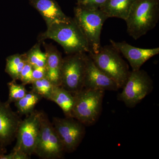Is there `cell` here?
I'll return each mask as SVG.
<instances>
[{
    "instance_id": "1",
    "label": "cell",
    "mask_w": 159,
    "mask_h": 159,
    "mask_svg": "<svg viewBox=\"0 0 159 159\" xmlns=\"http://www.w3.org/2000/svg\"><path fill=\"white\" fill-rule=\"evenodd\" d=\"M39 40L51 39L62 47L67 54L88 53L89 45L76 20L54 23L47 26V29L39 37Z\"/></svg>"
},
{
    "instance_id": "2",
    "label": "cell",
    "mask_w": 159,
    "mask_h": 159,
    "mask_svg": "<svg viewBox=\"0 0 159 159\" xmlns=\"http://www.w3.org/2000/svg\"><path fill=\"white\" fill-rule=\"evenodd\" d=\"M159 19V0H135L125 20L128 34L135 40L147 34Z\"/></svg>"
},
{
    "instance_id": "3",
    "label": "cell",
    "mask_w": 159,
    "mask_h": 159,
    "mask_svg": "<svg viewBox=\"0 0 159 159\" xmlns=\"http://www.w3.org/2000/svg\"><path fill=\"white\" fill-rule=\"evenodd\" d=\"M120 54L111 45L101 47L97 53H88L97 67L113 80L119 89L125 85L130 72Z\"/></svg>"
},
{
    "instance_id": "4",
    "label": "cell",
    "mask_w": 159,
    "mask_h": 159,
    "mask_svg": "<svg viewBox=\"0 0 159 159\" xmlns=\"http://www.w3.org/2000/svg\"><path fill=\"white\" fill-rule=\"evenodd\" d=\"M104 93V91L83 89L74 94L73 118L85 126L95 124L101 115Z\"/></svg>"
},
{
    "instance_id": "5",
    "label": "cell",
    "mask_w": 159,
    "mask_h": 159,
    "mask_svg": "<svg viewBox=\"0 0 159 159\" xmlns=\"http://www.w3.org/2000/svg\"><path fill=\"white\" fill-rule=\"evenodd\" d=\"M89 45L90 51L97 53L101 48L100 36L102 26L109 18L100 9H90L77 5L74 17Z\"/></svg>"
},
{
    "instance_id": "6",
    "label": "cell",
    "mask_w": 159,
    "mask_h": 159,
    "mask_svg": "<svg viewBox=\"0 0 159 159\" xmlns=\"http://www.w3.org/2000/svg\"><path fill=\"white\" fill-rule=\"evenodd\" d=\"M87 54L78 53L63 57L61 86L72 94L84 89Z\"/></svg>"
},
{
    "instance_id": "7",
    "label": "cell",
    "mask_w": 159,
    "mask_h": 159,
    "mask_svg": "<svg viewBox=\"0 0 159 159\" xmlns=\"http://www.w3.org/2000/svg\"><path fill=\"white\" fill-rule=\"evenodd\" d=\"M122 91L118 95L119 101L127 107L133 108L151 93L153 80L144 70L130 71Z\"/></svg>"
},
{
    "instance_id": "8",
    "label": "cell",
    "mask_w": 159,
    "mask_h": 159,
    "mask_svg": "<svg viewBox=\"0 0 159 159\" xmlns=\"http://www.w3.org/2000/svg\"><path fill=\"white\" fill-rule=\"evenodd\" d=\"M44 113L43 111L34 110L22 120L16 134V144L12 150L30 157L34 154Z\"/></svg>"
},
{
    "instance_id": "9",
    "label": "cell",
    "mask_w": 159,
    "mask_h": 159,
    "mask_svg": "<svg viewBox=\"0 0 159 159\" xmlns=\"http://www.w3.org/2000/svg\"><path fill=\"white\" fill-rule=\"evenodd\" d=\"M65 151L52 122L44 113L34 154L42 159L63 158Z\"/></svg>"
},
{
    "instance_id": "10",
    "label": "cell",
    "mask_w": 159,
    "mask_h": 159,
    "mask_svg": "<svg viewBox=\"0 0 159 159\" xmlns=\"http://www.w3.org/2000/svg\"><path fill=\"white\" fill-rule=\"evenodd\" d=\"M52 123L65 152L72 153L77 150L85 136V125L72 117H54Z\"/></svg>"
},
{
    "instance_id": "11",
    "label": "cell",
    "mask_w": 159,
    "mask_h": 159,
    "mask_svg": "<svg viewBox=\"0 0 159 159\" xmlns=\"http://www.w3.org/2000/svg\"><path fill=\"white\" fill-rule=\"evenodd\" d=\"M10 103L0 101V141L7 146L16 139L22 119L11 108Z\"/></svg>"
},
{
    "instance_id": "12",
    "label": "cell",
    "mask_w": 159,
    "mask_h": 159,
    "mask_svg": "<svg viewBox=\"0 0 159 159\" xmlns=\"http://www.w3.org/2000/svg\"><path fill=\"white\" fill-rule=\"evenodd\" d=\"M111 45L126 58L132 70L141 69L145 62L159 54V48L144 49L136 48L125 42H116L110 40Z\"/></svg>"
},
{
    "instance_id": "13",
    "label": "cell",
    "mask_w": 159,
    "mask_h": 159,
    "mask_svg": "<svg viewBox=\"0 0 159 159\" xmlns=\"http://www.w3.org/2000/svg\"><path fill=\"white\" fill-rule=\"evenodd\" d=\"M84 89L102 91H116L119 88L113 80L95 64L87 54Z\"/></svg>"
},
{
    "instance_id": "14",
    "label": "cell",
    "mask_w": 159,
    "mask_h": 159,
    "mask_svg": "<svg viewBox=\"0 0 159 159\" xmlns=\"http://www.w3.org/2000/svg\"><path fill=\"white\" fill-rule=\"evenodd\" d=\"M29 3L39 12L47 25L69 21L68 17L54 0H29Z\"/></svg>"
},
{
    "instance_id": "15",
    "label": "cell",
    "mask_w": 159,
    "mask_h": 159,
    "mask_svg": "<svg viewBox=\"0 0 159 159\" xmlns=\"http://www.w3.org/2000/svg\"><path fill=\"white\" fill-rule=\"evenodd\" d=\"M47 55L45 68L46 78L54 86H61V74L63 57L59 51L54 46L45 44Z\"/></svg>"
},
{
    "instance_id": "16",
    "label": "cell",
    "mask_w": 159,
    "mask_h": 159,
    "mask_svg": "<svg viewBox=\"0 0 159 159\" xmlns=\"http://www.w3.org/2000/svg\"><path fill=\"white\" fill-rule=\"evenodd\" d=\"M48 100L53 101L62 110L65 117H72L74 104V94L61 86H54Z\"/></svg>"
},
{
    "instance_id": "17",
    "label": "cell",
    "mask_w": 159,
    "mask_h": 159,
    "mask_svg": "<svg viewBox=\"0 0 159 159\" xmlns=\"http://www.w3.org/2000/svg\"><path fill=\"white\" fill-rule=\"evenodd\" d=\"M135 0H107L100 8L108 18L116 17L125 20Z\"/></svg>"
},
{
    "instance_id": "18",
    "label": "cell",
    "mask_w": 159,
    "mask_h": 159,
    "mask_svg": "<svg viewBox=\"0 0 159 159\" xmlns=\"http://www.w3.org/2000/svg\"><path fill=\"white\" fill-rule=\"evenodd\" d=\"M27 62L26 54H15L7 57L5 71L13 80H19L20 74Z\"/></svg>"
},
{
    "instance_id": "19",
    "label": "cell",
    "mask_w": 159,
    "mask_h": 159,
    "mask_svg": "<svg viewBox=\"0 0 159 159\" xmlns=\"http://www.w3.org/2000/svg\"><path fill=\"white\" fill-rule=\"evenodd\" d=\"M41 98L34 91L27 92L24 97L14 102L18 113L20 115L26 116L31 113Z\"/></svg>"
},
{
    "instance_id": "20",
    "label": "cell",
    "mask_w": 159,
    "mask_h": 159,
    "mask_svg": "<svg viewBox=\"0 0 159 159\" xmlns=\"http://www.w3.org/2000/svg\"><path fill=\"white\" fill-rule=\"evenodd\" d=\"M25 54L27 62L32 67L45 66L47 55L41 51L39 44L35 45Z\"/></svg>"
},
{
    "instance_id": "21",
    "label": "cell",
    "mask_w": 159,
    "mask_h": 159,
    "mask_svg": "<svg viewBox=\"0 0 159 159\" xmlns=\"http://www.w3.org/2000/svg\"><path fill=\"white\" fill-rule=\"evenodd\" d=\"M32 90L42 98L48 99L54 85L48 78L34 80L31 83Z\"/></svg>"
},
{
    "instance_id": "22",
    "label": "cell",
    "mask_w": 159,
    "mask_h": 159,
    "mask_svg": "<svg viewBox=\"0 0 159 159\" xmlns=\"http://www.w3.org/2000/svg\"><path fill=\"white\" fill-rule=\"evenodd\" d=\"M7 84L9 88V95L7 102L10 104L22 98L28 92L25 87V85L22 84H18L15 80H12Z\"/></svg>"
},
{
    "instance_id": "23",
    "label": "cell",
    "mask_w": 159,
    "mask_h": 159,
    "mask_svg": "<svg viewBox=\"0 0 159 159\" xmlns=\"http://www.w3.org/2000/svg\"><path fill=\"white\" fill-rule=\"evenodd\" d=\"M24 85L30 84L33 81L32 66L28 62L24 66L20 74V80Z\"/></svg>"
},
{
    "instance_id": "24",
    "label": "cell",
    "mask_w": 159,
    "mask_h": 159,
    "mask_svg": "<svg viewBox=\"0 0 159 159\" xmlns=\"http://www.w3.org/2000/svg\"><path fill=\"white\" fill-rule=\"evenodd\" d=\"M107 0H80L77 5L90 9H99Z\"/></svg>"
},
{
    "instance_id": "25",
    "label": "cell",
    "mask_w": 159,
    "mask_h": 159,
    "mask_svg": "<svg viewBox=\"0 0 159 159\" xmlns=\"http://www.w3.org/2000/svg\"><path fill=\"white\" fill-rule=\"evenodd\" d=\"M30 156L25 154L22 152L12 150L10 153L6 154L1 155L0 159H29Z\"/></svg>"
},
{
    "instance_id": "26",
    "label": "cell",
    "mask_w": 159,
    "mask_h": 159,
    "mask_svg": "<svg viewBox=\"0 0 159 159\" xmlns=\"http://www.w3.org/2000/svg\"><path fill=\"white\" fill-rule=\"evenodd\" d=\"M32 76L33 81L46 77L45 66L32 67Z\"/></svg>"
},
{
    "instance_id": "27",
    "label": "cell",
    "mask_w": 159,
    "mask_h": 159,
    "mask_svg": "<svg viewBox=\"0 0 159 159\" xmlns=\"http://www.w3.org/2000/svg\"><path fill=\"white\" fill-rule=\"evenodd\" d=\"M6 146L3 145L2 142L0 141V155L7 152V149Z\"/></svg>"
},
{
    "instance_id": "28",
    "label": "cell",
    "mask_w": 159,
    "mask_h": 159,
    "mask_svg": "<svg viewBox=\"0 0 159 159\" xmlns=\"http://www.w3.org/2000/svg\"><path fill=\"white\" fill-rule=\"evenodd\" d=\"M77 3H79L80 1V0H77Z\"/></svg>"
}]
</instances>
